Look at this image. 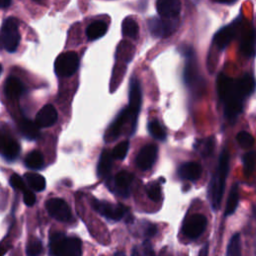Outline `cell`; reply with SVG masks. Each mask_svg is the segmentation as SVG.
Segmentation results:
<instances>
[{
  "label": "cell",
  "instance_id": "cell-1",
  "mask_svg": "<svg viewBox=\"0 0 256 256\" xmlns=\"http://www.w3.org/2000/svg\"><path fill=\"white\" fill-rule=\"evenodd\" d=\"M217 93L223 104L224 116L234 123L243 110L244 101L255 90V80L250 74H244L238 79H231L221 73L217 78Z\"/></svg>",
  "mask_w": 256,
  "mask_h": 256
},
{
  "label": "cell",
  "instance_id": "cell-2",
  "mask_svg": "<svg viewBox=\"0 0 256 256\" xmlns=\"http://www.w3.org/2000/svg\"><path fill=\"white\" fill-rule=\"evenodd\" d=\"M228 172H229V152L227 148L224 147L220 153L217 167L210 180L209 187H208V198L210 200L211 207L214 211L218 210L221 205Z\"/></svg>",
  "mask_w": 256,
  "mask_h": 256
},
{
  "label": "cell",
  "instance_id": "cell-3",
  "mask_svg": "<svg viewBox=\"0 0 256 256\" xmlns=\"http://www.w3.org/2000/svg\"><path fill=\"white\" fill-rule=\"evenodd\" d=\"M179 52L185 57V66L183 69V81L185 85L194 94L200 95L201 91L204 90V79L199 73L197 60L193 48L189 45L183 44L178 48Z\"/></svg>",
  "mask_w": 256,
  "mask_h": 256
},
{
  "label": "cell",
  "instance_id": "cell-4",
  "mask_svg": "<svg viewBox=\"0 0 256 256\" xmlns=\"http://www.w3.org/2000/svg\"><path fill=\"white\" fill-rule=\"evenodd\" d=\"M49 254L55 256H80L82 254V242L78 237L67 236L63 232L51 233Z\"/></svg>",
  "mask_w": 256,
  "mask_h": 256
},
{
  "label": "cell",
  "instance_id": "cell-5",
  "mask_svg": "<svg viewBox=\"0 0 256 256\" xmlns=\"http://www.w3.org/2000/svg\"><path fill=\"white\" fill-rule=\"evenodd\" d=\"M92 208L101 216L111 221H120L125 218L126 223H131L132 215L130 214L129 207L121 203H110L93 198L91 201Z\"/></svg>",
  "mask_w": 256,
  "mask_h": 256
},
{
  "label": "cell",
  "instance_id": "cell-6",
  "mask_svg": "<svg viewBox=\"0 0 256 256\" xmlns=\"http://www.w3.org/2000/svg\"><path fill=\"white\" fill-rule=\"evenodd\" d=\"M1 40L3 48L13 53L17 50L20 43V33L18 21L14 17H8L4 20L1 28Z\"/></svg>",
  "mask_w": 256,
  "mask_h": 256
},
{
  "label": "cell",
  "instance_id": "cell-7",
  "mask_svg": "<svg viewBox=\"0 0 256 256\" xmlns=\"http://www.w3.org/2000/svg\"><path fill=\"white\" fill-rule=\"evenodd\" d=\"M79 67V58L76 52L68 51L61 53L54 62V71L58 77H70Z\"/></svg>",
  "mask_w": 256,
  "mask_h": 256
},
{
  "label": "cell",
  "instance_id": "cell-8",
  "mask_svg": "<svg viewBox=\"0 0 256 256\" xmlns=\"http://www.w3.org/2000/svg\"><path fill=\"white\" fill-rule=\"evenodd\" d=\"M142 102V92L139 80L135 77H132L129 84V101H128V108L130 110L131 115V134L135 132L137 119L139 115V111L141 108Z\"/></svg>",
  "mask_w": 256,
  "mask_h": 256
},
{
  "label": "cell",
  "instance_id": "cell-9",
  "mask_svg": "<svg viewBox=\"0 0 256 256\" xmlns=\"http://www.w3.org/2000/svg\"><path fill=\"white\" fill-rule=\"evenodd\" d=\"M149 31L156 38H165L170 36L178 27V17L164 18L152 17L147 21Z\"/></svg>",
  "mask_w": 256,
  "mask_h": 256
},
{
  "label": "cell",
  "instance_id": "cell-10",
  "mask_svg": "<svg viewBox=\"0 0 256 256\" xmlns=\"http://www.w3.org/2000/svg\"><path fill=\"white\" fill-rule=\"evenodd\" d=\"M133 180L134 175L129 171L123 170L118 172L113 179L107 180L106 185L113 193L122 198H127L130 195V189Z\"/></svg>",
  "mask_w": 256,
  "mask_h": 256
},
{
  "label": "cell",
  "instance_id": "cell-11",
  "mask_svg": "<svg viewBox=\"0 0 256 256\" xmlns=\"http://www.w3.org/2000/svg\"><path fill=\"white\" fill-rule=\"evenodd\" d=\"M48 214L57 221L70 222L72 220L71 210L65 200L61 198H51L45 202Z\"/></svg>",
  "mask_w": 256,
  "mask_h": 256
},
{
  "label": "cell",
  "instance_id": "cell-12",
  "mask_svg": "<svg viewBox=\"0 0 256 256\" xmlns=\"http://www.w3.org/2000/svg\"><path fill=\"white\" fill-rule=\"evenodd\" d=\"M241 24V18L235 19L232 23L222 27L213 37V43L219 50L225 49L230 42L236 37Z\"/></svg>",
  "mask_w": 256,
  "mask_h": 256
},
{
  "label": "cell",
  "instance_id": "cell-13",
  "mask_svg": "<svg viewBox=\"0 0 256 256\" xmlns=\"http://www.w3.org/2000/svg\"><path fill=\"white\" fill-rule=\"evenodd\" d=\"M206 226L207 219L204 215L193 214L185 219L182 227V232L187 238L194 240L202 235V233L206 229Z\"/></svg>",
  "mask_w": 256,
  "mask_h": 256
},
{
  "label": "cell",
  "instance_id": "cell-14",
  "mask_svg": "<svg viewBox=\"0 0 256 256\" xmlns=\"http://www.w3.org/2000/svg\"><path fill=\"white\" fill-rule=\"evenodd\" d=\"M128 120H130V122H131L130 110L127 106V107L123 108L121 111H119V113L115 117L114 121L109 125L108 129L106 130V132L104 134L105 142H111V141L116 140L120 136V134Z\"/></svg>",
  "mask_w": 256,
  "mask_h": 256
},
{
  "label": "cell",
  "instance_id": "cell-15",
  "mask_svg": "<svg viewBox=\"0 0 256 256\" xmlns=\"http://www.w3.org/2000/svg\"><path fill=\"white\" fill-rule=\"evenodd\" d=\"M20 153V145L18 141L10 134L9 131H6L2 128L1 131V155L2 157L9 162L16 160Z\"/></svg>",
  "mask_w": 256,
  "mask_h": 256
},
{
  "label": "cell",
  "instance_id": "cell-16",
  "mask_svg": "<svg viewBox=\"0 0 256 256\" xmlns=\"http://www.w3.org/2000/svg\"><path fill=\"white\" fill-rule=\"evenodd\" d=\"M158 155V147L155 144L148 143L141 148L135 158V163L140 170L147 171L155 163Z\"/></svg>",
  "mask_w": 256,
  "mask_h": 256
},
{
  "label": "cell",
  "instance_id": "cell-17",
  "mask_svg": "<svg viewBox=\"0 0 256 256\" xmlns=\"http://www.w3.org/2000/svg\"><path fill=\"white\" fill-rule=\"evenodd\" d=\"M58 118L57 111L52 104L44 105L37 113L35 122L39 128H49L53 126Z\"/></svg>",
  "mask_w": 256,
  "mask_h": 256
},
{
  "label": "cell",
  "instance_id": "cell-18",
  "mask_svg": "<svg viewBox=\"0 0 256 256\" xmlns=\"http://www.w3.org/2000/svg\"><path fill=\"white\" fill-rule=\"evenodd\" d=\"M156 9L161 17L176 18L181 10V2L180 0H157Z\"/></svg>",
  "mask_w": 256,
  "mask_h": 256
},
{
  "label": "cell",
  "instance_id": "cell-19",
  "mask_svg": "<svg viewBox=\"0 0 256 256\" xmlns=\"http://www.w3.org/2000/svg\"><path fill=\"white\" fill-rule=\"evenodd\" d=\"M26 91V87L23 82L15 76H9L4 84L5 96L9 99L16 100Z\"/></svg>",
  "mask_w": 256,
  "mask_h": 256
},
{
  "label": "cell",
  "instance_id": "cell-20",
  "mask_svg": "<svg viewBox=\"0 0 256 256\" xmlns=\"http://www.w3.org/2000/svg\"><path fill=\"white\" fill-rule=\"evenodd\" d=\"M177 173L181 179L194 182L200 178L202 168L197 162H185L179 166Z\"/></svg>",
  "mask_w": 256,
  "mask_h": 256
},
{
  "label": "cell",
  "instance_id": "cell-21",
  "mask_svg": "<svg viewBox=\"0 0 256 256\" xmlns=\"http://www.w3.org/2000/svg\"><path fill=\"white\" fill-rule=\"evenodd\" d=\"M113 155L112 151L108 149H103L101 155L99 157V161L97 164V175L101 178H107L110 174L112 163H113Z\"/></svg>",
  "mask_w": 256,
  "mask_h": 256
},
{
  "label": "cell",
  "instance_id": "cell-22",
  "mask_svg": "<svg viewBox=\"0 0 256 256\" xmlns=\"http://www.w3.org/2000/svg\"><path fill=\"white\" fill-rule=\"evenodd\" d=\"M18 127L22 136L28 140H34L39 135V126L36 122H33L26 117H22L19 120Z\"/></svg>",
  "mask_w": 256,
  "mask_h": 256
},
{
  "label": "cell",
  "instance_id": "cell-23",
  "mask_svg": "<svg viewBox=\"0 0 256 256\" xmlns=\"http://www.w3.org/2000/svg\"><path fill=\"white\" fill-rule=\"evenodd\" d=\"M241 51L247 57L256 54V29L245 33L241 40Z\"/></svg>",
  "mask_w": 256,
  "mask_h": 256
},
{
  "label": "cell",
  "instance_id": "cell-24",
  "mask_svg": "<svg viewBox=\"0 0 256 256\" xmlns=\"http://www.w3.org/2000/svg\"><path fill=\"white\" fill-rule=\"evenodd\" d=\"M194 150H196L202 157L206 158L210 156L215 148V138L213 136L198 139L194 142Z\"/></svg>",
  "mask_w": 256,
  "mask_h": 256
},
{
  "label": "cell",
  "instance_id": "cell-25",
  "mask_svg": "<svg viewBox=\"0 0 256 256\" xmlns=\"http://www.w3.org/2000/svg\"><path fill=\"white\" fill-rule=\"evenodd\" d=\"M107 32V24L104 21L98 20L92 22L86 29V36L89 40H96L104 36Z\"/></svg>",
  "mask_w": 256,
  "mask_h": 256
},
{
  "label": "cell",
  "instance_id": "cell-26",
  "mask_svg": "<svg viewBox=\"0 0 256 256\" xmlns=\"http://www.w3.org/2000/svg\"><path fill=\"white\" fill-rule=\"evenodd\" d=\"M24 164L27 168L32 170H38L44 166V157L43 154L38 150L30 151L24 159Z\"/></svg>",
  "mask_w": 256,
  "mask_h": 256
},
{
  "label": "cell",
  "instance_id": "cell-27",
  "mask_svg": "<svg viewBox=\"0 0 256 256\" xmlns=\"http://www.w3.org/2000/svg\"><path fill=\"white\" fill-rule=\"evenodd\" d=\"M24 179L27 185L35 192H41L46 187V180L45 178L37 173H25Z\"/></svg>",
  "mask_w": 256,
  "mask_h": 256
},
{
  "label": "cell",
  "instance_id": "cell-28",
  "mask_svg": "<svg viewBox=\"0 0 256 256\" xmlns=\"http://www.w3.org/2000/svg\"><path fill=\"white\" fill-rule=\"evenodd\" d=\"M238 203H239V188H238V184L235 183L230 189L227 202H226L224 215L225 216L232 215L236 211Z\"/></svg>",
  "mask_w": 256,
  "mask_h": 256
},
{
  "label": "cell",
  "instance_id": "cell-29",
  "mask_svg": "<svg viewBox=\"0 0 256 256\" xmlns=\"http://www.w3.org/2000/svg\"><path fill=\"white\" fill-rule=\"evenodd\" d=\"M122 34L131 39H137L139 35V26L132 17H126L122 22Z\"/></svg>",
  "mask_w": 256,
  "mask_h": 256
},
{
  "label": "cell",
  "instance_id": "cell-30",
  "mask_svg": "<svg viewBox=\"0 0 256 256\" xmlns=\"http://www.w3.org/2000/svg\"><path fill=\"white\" fill-rule=\"evenodd\" d=\"M147 129H148V132L149 134L157 139V140H160V141H164L166 139V131L165 129L163 128V126L159 123V121L157 120H150L148 122V125H147Z\"/></svg>",
  "mask_w": 256,
  "mask_h": 256
},
{
  "label": "cell",
  "instance_id": "cell-31",
  "mask_svg": "<svg viewBox=\"0 0 256 256\" xmlns=\"http://www.w3.org/2000/svg\"><path fill=\"white\" fill-rule=\"evenodd\" d=\"M243 161V170L245 176H249L254 171L255 165H256V151H248L245 153L242 157Z\"/></svg>",
  "mask_w": 256,
  "mask_h": 256
},
{
  "label": "cell",
  "instance_id": "cell-32",
  "mask_svg": "<svg viewBox=\"0 0 256 256\" xmlns=\"http://www.w3.org/2000/svg\"><path fill=\"white\" fill-rule=\"evenodd\" d=\"M226 255H228V256L241 255V242H240V234L239 233H235L231 237V239L227 245Z\"/></svg>",
  "mask_w": 256,
  "mask_h": 256
},
{
  "label": "cell",
  "instance_id": "cell-33",
  "mask_svg": "<svg viewBox=\"0 0 256 256\" xmlns=\"http://www.w3.org/2000/svg\"><path fill=\"white\" fill-rule=\"evenodd\" d=\"M42 251H43L42 242L35 237L30 238L26 246V254L29 256H36L42 253Z\"/></svg>",
  "mask_w": 256,
  "mask_h": 256
},
{
  "label": "cell",
  "instance_id": "cell-34",
  "mask_svg": "<svg viewBox=\"0 0 256 256\" xmlns=\"http://www.w3.org/2000/svg\"><path fill=\"white\" fill-rule=\"evenodd\" d=\"M236 140L238 142V144L245 149L251 148L254 143H255V139L254 137L247 131H240L237 135H236Z\"/></svg>",
  "mask_w": 256,
  "mask_h": 256
},
{
  "label": "cell",
  "instance_id": "cell-35",
  "mask_svg": "<svg viewBox=\"0 0 256 256\" xmlns=\"http://www.w3.org/2000/svg\"><path fill=\"white\" fill-rule=\"evenodd\" d=\"M146 193L150 200L158 202L161 199V186L158 182H151L146 185Z\"/></svg>",
  "mask_w": 256,
  "mask_h": 256
},
{
  "label": "cell",
  "instance_id": "cell-36",
  "mask_svg": "<svg viewBox=\"0 0 256 256\" xmlns=\"http://www.w3.org/2000/svg\"><path fill=\"white\" fill-rule=\"evenodd\" d=\"M9 183L12 188H14L16 190H20L22 192V194L30 189V187L27 184H25L23 178L16 173L11 175V177L9 179Z\"/></svg>",
  "mask_w": 256,
  "mask_h": 256
},
{
  "label": "cell",
  "instance_id": "cell-37",
  "mask_svg": "<svg viewBox=\"0 0 256 256\" xmlns=\"http://www.w3.org/2000/svg\"><path fill=\"white\" fill-rule=\"evenodd\" d=\"M128 150H129V141H122L121 143L117 144L113 148L112 155H113L114 159L123 160L126 157Z\"/></svg>",
  "mask_w": 256,
  "mask_h": 256
},
{
  "label": "cell",
  "instance_id": "cell-38",
  "mask_svg": "<svg viewBox=\"0 0 256 256\" xmlns=\"http://www.w3.org/2000/svg\"><path fill=\"white\" fill-rule=\"evenodd\" d=\"M157 226L153 223L144 221L140 224V233L145 239H149L156 235L157 233Z\"/></svg>",
  "mask_w": 256,
  "mask_h": 256
},
{
  "label": "cell",
  "instance_id": "cell-39",
  "mask_svg": "<svg viewBox=\"0 0 256 256\" xmlns=\"http://www.w3.org/2000/svg\"><path fill=\"white\" fill-rule=\"evenodd\" d=\"M35 191H33L31 188L27 190L26 192L23 193V202L26 206H33L36 201V196H35Z\"/></svg>",
  "mask_w": 256,
  "mask_h": 256
},
{
  "label": "cell",
  "instance_id": "cell-40",
  "mask_svg": "<svg viewBox=\"0 0 256 256\" xmlns=\"http://www.w3.org/2000/svg\"><path fill=\"white\" fill-rule=\"evenodd\" d=\"M142 253L144 255H154V251H153V248H152V245L150 243V241L148 239L144 240V242L142 243Z\"/></svg>",
  "mask_w": 256,
  "mask_h": 256
},
{
  "label": "cell",
  "instance_id": "cell-41",
  "mask_svg": "<svg viewBox=\"0 0 256 256\" xmlns=\"http://www.w3.org/2000/svg\"><path fill=\"white\" fill-rule=\"evenodd\" d=\"M208 254V244H205V246L202 247V249L199 252V255H207Z\"/></svg>",
  "mask_w": 256,
  "mask_h": 256
},
{
  "label": "cell",
  "instance_id": "cell-42",
  "mask_svg": "<svg viewBox=\"0 0 256 256\" xmlns=\"http://www.w3.org/2000/svg\"><path fill=\"white\" fill-rule=\"evenodd\" d=\"M212 1H215V2H218V3H222V4H232V3L236 2L237 0H212Z\"/></svg>",
  "mask_w": 256,
  "mask_h": 256
},
{
  "label": "cell",
  "instance_id": "cell-43",
  "mask_svg": "<svg viewBox=\"0 0 256 256\" xmlns=\"http://www.w3.org/2000/svg\"><path fill=\"white\" fill-rule=\"evenodd\" d=\"M0 2H1L2 8H6L11 4V0H0Z\"/></svg>",
  "mask_w": 256,
  "mask_h": 256
},
{
  "label": "cell",
  "instance_id": "cell-44",
  "mask_svg": "<svg viewBox=\"0 0 256 256\" xmlns=\"http://www.w3.org/2000/svg\"><path fill=\"white\" fill-rule=\"evenodd\" d=\"M33 1H36V2H40V1H43V0H33Z\"/></svg>",
  "mask_w": 256,
  "mask_h": 256
}]
</instances>
